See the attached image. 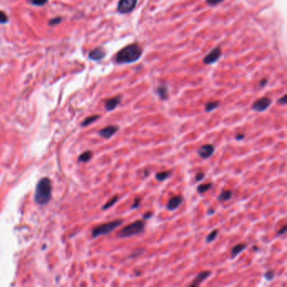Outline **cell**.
Here are the masks:
<instances>
[{
  "label": "cell",
  "mask_w": 287,
  "mask_h": 287,
  "mask_svg": "<svg viewBox=\"0 0 287 287\" xmlns=\"http://www.w3.org/2000/svg\"><path fill=\"white\" fill-rule=\"evenodd\" d=\"M217 235H218V230L215 229V230L211 231V232L209 233V235L207 237V238H206V242H207V243H210V242H213V241L216 238Z\"/></svg>",
  "instance_id": "obj_23"
},
{
  "label": "cell",
  "mask_w": 287,
  "mask_h": 287,
  "mask_svg": "<svg viewBox=\"0 0 287 287\" xmlns=\"http://www.w3.org/2000/svg\"><path fill=\"white\" fill-rule=\"evenodd\" d=\"M272 104V100L268 97H263L258 99L252 105V109L257 112H263Z\"/></svg>",
  "instance_id": "obj_6"
},
{
  "label": "cell",
  "mask_w": 287,
  "mask_h": 287,
  "mask_svg": "<svg viewBox=\"0 0 287 287\" xmlns=\"http://www.w3.org/2000/svg\"><path fill=\"white\" fill-rule=\"evenodd\" d=\"M141 54L142 49L137 44H132L121 49L116 54L115 60V63L119 64L134 63L141 57Z\"/></svg>",
  "instance_id": "obj_1"
},
{
  "label": "cell",
  "mask_w": 287,
  "mask_h": 287,
  "mask_svg": "<svg viewBox=\"0 0 287 287\" xmlns=\"http://www.w3.org/2000/svg\"><path fill=\"white\" fill-rule=\"evenodd\" d=\"M219 105H220V101L209 102V103H207V105H206V109L205 110H206L207 112H211V111L215 110L216 108H218Z\"/></svg>",
  "instance_id": "obj_20"
},
{
  "label": "cell",
  "mask_w": 287,
  "mask_h": 287,
  "mask_svg": "<svg viewBox=\"0 0 287 287\" xmlns=\"http://www.w3.org/2000/svg\"><path fill=\"white\" fill-rule=\"evenodd\" d=\"M157 93L162 100H166L168 98V91L166 85H161L157 89Z\"/></svg>",
  "instance_id": "obj_15"
},
{
  "label": "cell",
  "mask_w": 287,
  "mask_h": 287,
  "mask_svg": "<svg viewBox=\"0 0 287 287\" xmlns=\"http://www.w3.org/2000/svg\"><path fill=\"white\" fill-rule=\"evenodd\" d=\"M204 178H205V174L202 173V172H199L195 175V180L196 181H201V180H204Z\"/></svg>",
  "instance_id": "obj_32"
},
{
  "label": "cell",
  "mask_w": 287,
  "mask_h": 287,
  "mask_svg": "<svg viewBox=\"0 0 287 287\" xmlns=\"http://www.w3.org/2000/svg\"><path fill=\"white\" fill-rule=\"evenodd\" d=\"M171 174H172L171 171H162V172H159V173L156 174L155 178L156 180H159V181H164L171 176Z\"/></svg>",
  "instance_id": "obj_17"
},
{
  "label": "cell",
  "mask_w": 287,
  "mask_h": 287,
  "mask_svg": "<svg viewBox=\"0 0 287 287\" xmlns=\"http://www.w3.org/2000/svg\"><path fill=\"white\" fill-rule=\"evenodd\" d=\"M286 230H287V226H286V225H285L284 227H282V228H280V230H279L278 232H277V236H280V235H283L284 233H285Z\"/></svg>",
  "instance_id": "obj_33"
},
{
  "label": "cell",
  "mask_w": 287,
  "mask_h": 287,
  "mask_svg": "<svg viewBox=\"0 0 287 287\" xmlns=\"http://www.w3.org/2000/svg\"><path fill=\"white\" fill-rule=\"evenodd\" d=\"M122 224V219H116V220H114V221H110V222H106L104 224L99 225L98 227H94L92 230V237L93 238H95V237H98L99 236L108 235Z\"/></svg>",
  "instance_id": "obj_4"
},
{
  "label": "cell",
  "mask_w": 287,
  "mask_h": 287,
  "mask_svg": "<svg viewBox=\"0 0 287 287\" xmlns=\"http://www.w3.org/2000/svg\"><path fill=\"white\" fill-rule=\"evenodd\" d=\"M214 212H215V210L213 209H209L208 210V211H207L208 215H212V214H214Z\"/></svg>",
  "instance_id": "obj_37"
},
{
  "label": "cell",
  "mask_w": 287,
  "mask_h": 287,
  "mask_svg": "<svg viewBox=\"0 0 287 287\" xmlns=\"http://www.w3.org/2000/svg\"><path fill=\"white\" fill-rule=\"evenodd\" d=\"M8 20H9V19H8L6 14L3 11L0 10V24H5L8 22Z\"/></svg>",
  "instance_id": "obj_26"
},
{
  "label": "cell",
  "mask_w": 287,
  "mask_h": 287,
  "mask_svg": "<svg viewBox=\"0 0 287 287\" xmlns=\"http://www.w3.org/2000/svg\"><path fill=\"white\" fill-rule=\"evenodd\" d=\"M99 117H100V115H91V116L87 117V118L83 121V123H82V126H89L90 124H92L93 122L96 121V120L99 119Z\"/></svg>",
  "instance_id": "obj_19"
},
{
  "label": "cell",
  "mask_w": 287,
  "mask_h": 287,
  "mask_svg": "<svg viewBox=\"0 0 287 287\" xmlns=\"http://www.w3.org/2000/svg\"><path fill=\"white\" fill-rule=\"evenodd\" d=\"M51 197V183L50 179L43 178L36 185L35 200L39 205H46Z\"/></svg>",
  "instance_id": "obj_2"
},
{
  "label": "cell",
  "mask_w": 287,
  "mask_h": 287,
  "mask_svg": "<svg viewBox=\"0 0 287 287\" xmlns=\"http://www.w3.org/2000/svg\"><path fill=\"white\" fill-rule=\"evenodd\" d=\"M266 84H267L266 79H263L262 81H260V84H259V85H260V87H264V86L266 85Z\"/></svg>",
  "instance_id": "obj_36"
},
{
  "label": "cell",
  "mask_w": 287,
  "mask_h": 287,
  "mask_svg": "<svg viewBox=\"0 0 287 287\" xmlns=\"http://www.w3.org/2000/svg\"><path fill=\"white\" fill-rule=\"evenodd\" d=\"M145 232V221L144 220H137L121 228L118 233L117 237L120 238H126L131 237L142 234Z\"/></svg>",
  "instance_id": "obj_3"
},
{
  "label": "cell",
  "mask_w": 287,
  "mask_h": 287,
  "mask_svg": "<svg viewBox=\"0 0 287 287\" xmlns=\"http://www.w3.org/2000/svg\"><path fill=\"white\" fill-rule=\"evenodd\" d=\"M137 3V0H120L117 5V10L120 14H128L135 9Z\"/></svg>",
  "instance_id": "obj_5"
},
{
  "label": "cell",
  "mask_w": 287,
  "mask_h": 287,
  "mask_svg": "<svg viewBox=\"0 0 287 287\" xmlns=\"http://www.w3.org/2000/svg\"><path fill=\"white\" fill-rule=\"evenodd\" d=\"M183 200H184V197L181 194L173 196L172 198H170V200H168V202H167V207H167V210L170 211H175V210L178 209L180 207Z\"/></svg>",
  "instance_id": "obj_9"
},
{
  "label": "cell",
  "mask_w": 287,
  "mask_h": 287,
  "mask_svg": "<svg viewBox=\"0 0 287 287\" xmlns=\"http://www.w3.org/2000/svg\"><path fill=\"white\" fill-rule=\"evenodd\" d=\"M48 0H30V2L36 6H43L47 3Z\"/></svg>",
  "instance_id": "obj_25"
},
{
  "label": "cell",
  "mask_w": 287,
  "mask_h": 287,
  "mask_svg": "<svg viewBox=\"0 0 287 287\" xmlns=\"http://www.w3.org/2000/svg\"><path fill=\"white\" fill-rule=\"evenodd\" d=\"M263 277L265 280H272L274 277H275V272L273 271V270H268L266 272L264 273V275H263Z\"/></svg>",
  "instance_id": "obj_24"
},
{
  "label": "cell",
  "mask_w": 287,
  "mask_h": 287,
  "mask_svg": "<svg viewBox=\"0 0 287 287\" xmlns=\"http://www.w3.org/2000/svg\"><path fill=\"white\" fill-rule=\"evenodd\" d=\"M247 248V244L245 243H242V242H240L238 244H237L232 249V251H231V258L232 259H234V258H236L240 253H242L245 248Z\"/></svg>",
  "instance_id": "obj_14"
},
{
  "label": "cell",
  "mask_w": 287,
  "mask_h": 287,
  "mask_svg": "<svg viewBox=\"0 0 287 287\" xmlns=\"http://www.w3.org/2000/svg\"><path fill=\"white\" fill-rule=\"evenodd\" d=\"M214 152H215V146L213 144H204L197 151L198 155L204 159L211 158Z\"/></svg>",
  "instance_id": "obj_7"
},
{
  "label": "cell",
  "mask_w": 287,
  "mask_h": 287,
  "mask_svg": "<svg viewBox=\"0 0 287 287\" xmlns=\"http://www.w3.org/2000/svg\"><path fill=\"white\" fill-rule=\"evenodd\" d=\"M153 215V212H151V211H147V212H146L143 215V219H142V220H144V221H145V220H148V219L151 218Z\"/></svg>",
  "instance_id": "obj_34"
},
{
  "label": "cell",
  "mask_w": 287,
  "mask_h": 287,
  "mask_svg": "<svg viewBox=\"0 0 287 287\" xmlns=\"http://www.w3.org/2000/svg\"><path fill=\"white\" fill-rule=\"evenodd\" d=\"M93 156V153H91L90 151H87V152H84V153H82L79 157H78V161L79 162H88L89 161L91 158Z\"/></svg>",
  "instance_id": "obj_21"
},
{
  "label": "cell",
  "mask_w": 287,
  "mask_h": 287,
  "mask_svg": "<svg viewBox=\"0 0 287 287\" xmlns=\"http://www.w3.org/2000/svg\"><path fill=\"white\" fill-rule=\"evenodd\" d=\"M287 103V95L286 94H285L283 97H281L280 99H278V104L281 105H286Z\"/></svg>",
  "instance_id": "obj_31"
},
{
  "label": "cell",
  "mask_w": 287,
  "mask_h": 287,
  "mask_svg": "<svg viewBox=\"0 0 287 287\" xmlns=\"http://www.w3.org/2000/svg\"><path fill=\"white\" fill-rule=\"evenodd\" d=\"M118 199H119L118 195H115L114 197L111 198V200L108 201L107 203L105 204V205H104V207H102V209H103V210H107V209H109V208H111V207H113L114 205H115V204L117 202Z\"/></svg>",
  "instance_id": "obj_22"
},
{
  "label": "cell",
  "mask_w": 287,
  "mask_h": 287,
  "mask_svg": "<svg viewBox=\"0 0 287 287\" xmlns=\"http://www.w3.org/2000/svg\"><path fill=\"white\" fill-rule=\"evenodd\" d=\"M223 0H207V4H209L211 6H214V5H216V4H218V3H221Z\"/></svg>",
  "instance_id": "obj_30"
},
{
  "label": "cell",
  "mask_w": 287,
  "mask_h": 287,
  "mask_svg": "<svg viewBox=\"0 0 287 287\" xmlns=\"http://www.w3.org/2000/svg\"><path fill=\"white\" fill-rule=\"evenodd\" d=\"M120 100H121V97L120 96H116V97H114V98L107 99L105 102V110L108 111H114L118 105H120Z\"/></svg>",
  "instance_id": "obj_13"
},
{
  "label": "cell",
  "mask_w": 287,
  "mask_h": 287,
  "mask_svg": "<svg viewBox=\"0 0 287 287\" xmlns=\"http://www.w3.org/2000/svg\"><path fill=\"white\" fill-rule=\"evenodd\" d=\"M233 193L232 190H224L217 196V200L221 202H224V201L230 200L231 198L233 197Z\"/></svg>",
  "instance_id": "obj_16"
},
{
  "label": "cell",
  "mask_w": 287,
  "mask_h": 287,
  "mask_svg": "<svg viewBox=\"0 0 287 287\" xmlns=\"http://www.w3.org/2000/svg\"><path fill=\"white\" fill-rule=\"evenodd\" d=\"M105 57V51L102 47H96L89 53V57L91 60L99 61Z\"/></svg>",
  "instance_id": "obj_12"
},
{
  "label": "cell",
  "mask_w": 287,
  "mask_h": 287,
  "mask_svg": "<svg viewBox=\"0 0 287 287\" xmlns=\"http://www.w3.org/2000/svg\"><path fill=\"white\" fill-rule=\"evenodd\" d=\"M211 275V272L210 271V270H205V271H201L196 275V277L194 278V280H193L191 284L189 285V286H198V285H200L202 282H204V280H206L207 279H208Z\"/></svg>",
  "instance_id": "obj_11"
},
{
  "label": "cell",
  "mask_w": 287,
  "mask_h": 287,
  "mask_svg": "<svg viewBox=\"0 0 287 287\" xmlns=\"http://www.w3.org/2000/svg\"><path fill=\"white\" fill-rule=\"evenodd\" d=\"M62 22V18L61 17H57L49 21V25H55V24H59Z\"/></svg>",
  "instance_id": "obj_29"
},
{
  "label": "cell",
  "mask_w": 287,
  "mask_h": 287,
  "mask_svg": "<svg viewBox=\"0 0 287 287\" xmlns=\"http://www.w3.org/2000/svg\"><path fill=\"white\" fill-rule=\"evenodd\" d=\"M244 137H245V136H244V134H242V133H238V134H237L236 135V140L237 141H241V140H242V139H244Z\"/></svg>",
  "instance_id": "obj_35"
},
{
  "label": "cell",
  "mask_w": 287,
  "mask_h": 287,
  "mask_svg": "<svg viewBox=\"0 0 287 287\" xmlns=\"http://www.w3.org/2000/svg\"><path fill=\"white\" fill-rule=\"evenodd\" d=\"M141 197H139V196H137V197H136L135 198V200H134V203L132 204V207H131V208H132V209H137V208H138V207H140V204H141Z\"/></svg>",
  "instance_id": "obj_28"
},
{
  "label": "cell",
  "mask_w": 287,
  "mask_h": 287,
  "mask_svg": "<svg viewBox=\"0 0 287 287\" xmlns=\"http://www.w3.org/2000/svg\"><path fill=\"white\" fill-rule=\"evenodd\" d=\"M221 50L220 47L215 48L214 50L211 51L209 54H207L203 59V63L205 64H212L215 63L221 57Z\"/></svg>",
  "instance_id": "obj_8"
},
{
  "label": "cell",
  "mask_w": 287,
  "mask_h": 287,
  "mask_svg": "<svg viewBox=\"0 0 287 287\" xmlns=\"http://www.w3.org/2000/svg\"><path fill=\"white\" fill-rule=\"evenodd\" d=\"M118 130H119V126H115V125H111V126H108L105 128L101 129L99 132V135L105 139H109L115 134Z\"/></svg>",
  "instance_id": "obj_10"
},
{
  "label": "cell",
  "mask_w": 287,
  "mask_h": 287,
  "mask_svg": "<svg viewBox=\"0 0 287 287\" xmlns=\"http://www.w3.org/2000/svg\"><path fill=\"white\" fill-rule=\"evenodd\" d=\"M254 250H255V251H257L258 249H259V248H255V246H254Z\"/></svg>",
  "instance_id": "obj_38"
},
{
  "label": "cell",
  "mask_w": 287,
  "mask_h": 287,
  "mask_svg": "<svg viewBox=\"0 0 287 287\" xmlns=\"http://www.w3.org/2000/svg\"><path fill=\"white\" fill-rule=\"evenodd\" d=\"M213 184L211 182L207 183V184H201L197 187V192L199 194H203L206 191H208L209 189L212 188Z\"/></svg>",
  "instance_id": "obj_18"
},
{
  "label": "cell",
  "mask_w": 287,
  "mask_h": 287,
  "mask_svg": "<svg viewBox=\"0 0 287 287\" xmlns=\"http://www.w3.org/2000/svg\"><path fill=\"white\" fill-rule=\"evenodd\" d=\"M144 251V248H138V249H136L134 252H132V254L129 256L130 259H132V258H136L141 255V254H142V252Z\"/></svg>",
  "instance_id": "obj_27"
}]
</instances>
